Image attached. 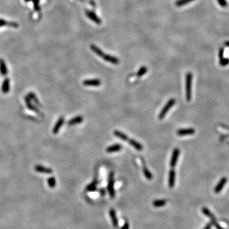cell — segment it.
<instances>
[{"mask_svg":"<svg viewBox=\"0 0 229 229\" xmlns=\"http://www.w3.org/2000/svg\"><path fill=\"white\" fill-rule=\"evenodd\" d=\"M109 215H110V217L112 218V221L113 222V225L114 227H117L118 225V219L116 217V213L115 211L113 209H112L109 212Z\"/></svg>","mask_w":229,"mask_h":229,"instance_id":"19","label":"cell"},{"mask_svg":"<svg viewBox=\"0 0 229 229\" xmlns=\"http://www.w3.org/2000/svg\"><path fill=\"white\" fill-rule=\"evenodd\" d=\"M27 96H28V97L30 98V99H31V101H33L36 104L38 105V106H41V104L40 103V102H39V101H38V98H36V95H35L34 93H33V92H30L28 95H27Z\"/></svg>","mask_w":229,"mask_h":229,"instance_id":"23","label":"cell"},{"mask_svg":"<svg viewBox=\"0 0 229 229\" xmlns=\"http://www.w3.org/2000/svg\"><path fill=\"white\" fill-rule=\"evenodd\" d=\"M175 171L174 169H171L169 172V186L170 188H172L174 186H175Z\"/></svg>","mask_w":229,"mask_h":229,"instance_id":"12","label":"cell"},{"mask_svg":"<svg viewBox=\"0 0 229 229\" xmlns=\"http://www.w3.org/2000/svg\"><path fill=\"white\" fill-rule=\"evenodd\" d=\"M166 200H157L153 202V206L155 207H162L166 204Z\"/></svg>","mask_w":229,"mask_h":229,"instance_id":"22","label":"cell"},{"mask_svg":"<svg viewBox=\"0 0 229 229\" xmlns=\"http://www.w3.org/2000/svg\"><path fill=\"white\" fill-rule=\"evenodd\" d=\"M83 84L87 86H99L101 84V82L99 79H90L84 80Z\"/></svg>","mask_w":229,"mask_h":229,"instance_id":"10","label":"cell"},{"mask_svg":"<svg viewBox=\"0 0 229 229\" xmlns=\"http://www.w3.org/2000/svg\"><path fill=\"white\" fill-rule=\"evenodd\" d=\"M179 155H180V149L175 148L172 152V155L171 162H170V165L171 167H175L176 166L178 159L179 157Z\"/></svg>","mask_w":229,"mask_h":229,"instance_id":"5","label":"cell"},{"mask_svg":"<svg viewBox=\"0 0 229 229\" xmlns=\"http://www.w3.org/2000/svg\"><path fill=\"white\" fill-rule=\"evenodd\" d=\"M85 13H86L87 16L90 19H91L92 21H94V22H95L96 24H101L102 23L101 20L99 18L97 15H96L93 12L90 11V10H86L85 11Z\"/></svg>","mask_w":229,"mask_h":229,"instance_id":"6","label":"cell"},{"mask_svg":"<svg viewBox=\"0 0 229 229\" xmlns=\"http://www.w3.org/2000/svg\"><path fill=\"white\" fill-rule=\"evenodd\" d=\"M104 59V60H105L107 62H110L112 64H113V65H118L119 63V59L115 57L110 56V55H106L104 54V56L103 57Z\"/></svg>","mask_w":229,"mask_h":229,"instance_id":"11","label":"cell"},{"mask_svg":"<svg viewBox=\"0 0 229 229\" xmlns=\"http://www.w3.org/2000/svg\"><path fill=\"white\" fill-rule=\"evenodd\" d=\"M176 103V100L175 99H171L170 100L168 101V102L167 104L165 105L164 107L162 108V109L160 112L159 115V118L160 120H162L165 117V115L167 114L168 111L171 108V107Z\"/></svg>","mask_w":229,"mask_h":229,"instance_id":"2","label":"cell"},{"mask_svg":"<svg viewBox=\"0 0 229 229\" xmlns=\"http://www.w3.org/2000/svg\"><path fill=\"white\" fill-rule=\"evenodd\" d=\"M108 190L109 194L110 195L111 197H114V178H113V173L111 172L109 176L108 179Z\"/></svg>","mask_w":229,"mask_h":229,"instance_id":"3","label":"cell"},{"mask_svg":"<svg viewBox=\"0 0 229 229\" xmlns=\"http://www.w3.org/2000/svg\"><path fill=\"white\" fill-rule=\"evenodd\" d=\"M194 1V0H178V1L176 2L175 4L176 7H182L185 4L190 3L192 1Z\"/></svg>","mask_w":229,"mask_h":229,"instance_id":"24","label":"cell"},{"mask_svg":"<svg viewBox=\"0 0 229 229\" xmlns=\"http://www.w3.org/2000/svg\"><path fill=\"white\" fill-rule=\"evenodd\" d=\"M101 194H103V195H104L105 192H104V191L103 190H101Z\"/></svg>","mask_w":229,"mask_h":229,"instance_id":"38","label":"cell"},{"mask_svg":"<svg viewBox=\"0 0 229 229\" xmlns=\"http://www.w3.org/2000/svg\"><path fill=\"white\" fill-rule=\"evenodd\" d=\"M227 181V178L223 177L221 179V180L219 181V182L218 183V185L216 186V187H215L214 192H216V193H219V192H220L223 189V186L225 185Z\"/></svg>","mask_w":229,"mask_h":229,"instance_id":"9","label":"cell"},{"mask_svg":"<svg viewBox=\"0 0 229 229\" xmlns=\"http://www.w3.org/2000/svg\"><path fill=\"white\" fill-rule=\"evenodd\" d=\"M87 190L88 191H94L96 190V183L94 182L90 184L87 187Z\"/></svg>","mask_w":229,"mask_h":229,"instance_id":"30","label":"cell"},{"mask_svg":"<svg viewBox=\"0 0 229 229\" xmlns=\"http://www.w3.org/2000/svg\"><path fill=\"white\" fill-rule=\"evenodd\" d=\"M90 48L92 49V51H93L94 53H95V54H97L98 56H99V57H103L104 56V54L103 53V52L101 50L100 48H99L97 47V46H95V45H90Z\"/></svg>","mask_w":229,"mask_h":229,"instance_id":"20","label":"cell"},{"mask_svg":"<svg viewBox=\"0 0 229 229\" xmlns=\"http://www.w3.org/2000/svg\"><path fill=\"white\" fill-rule=\"evenodd\" d=\"M34 170L38 172L47 174V175L52 174L53 172V171L51 169H50L48 167H46L43 166H41V165H37V166H36L34 167Z\"/></svg>","mask_w":229,"mask_h":229,"instance_id":"7","label":"cell"},{"mask_svg":"<svg viewBox=\"0 0 229 229\" xmlns=\"http://www.w3.org/2000/svg\"><path fill=\"white\" fill-rule=\"evenodd\" d=\"M121 229H129V224L126 223L125 225L122 227Z\"/></svg>","mask_w":229,"mask_h":229,"instance_id":"35","label":"cell"},{"mask_svg":"<svg viewBox=\"0 0 229 229\" xmlns=\"http://www.w3.org/2000/svg\"><path fill=\"white\" fill-rule=\"evenodd\" d=\"M225 45L227 46V47H229V41H228V42H226L225 43Z\"/></svg>","mask_w":229,"mask_h":229,"instance_id":"37","label":"cell"},{"mask_svg":"<svg viewBox=\"0 0 229 229\" xmlns=\"http://www.w3.org/2000/svg\"><path fill=\"white\" fill-rule=\"evenodd\" d=\"M47 182H48V186L50 188H54L56 185V180L55 179V178L53 176L50 177L47 180Z\"/></svg>","mask_w":229,"mask_h":229,"instance_id":"26","label":"cell"},{"mask_svg":"<svg viewBox=\"0 0 229 229\" xmlns=\"http://www.w3.org/2000/svg\"><path fill=\"white\" fill-rule=\"evenodd\" d=\"M219 64H220V65H222L223 66H227V65H228L229 64V59L222 58L220 59V62H219Z\"/></svg>","mask_w":229,"mask_h":229,"instance_id":"31","label":"cell"},{"mask_svg":"<svg viewBox=\"0 0 229 229\" xmlns=\"http://www.w3.org/2000/svg\"><path fill=\"white\" fill-rule=\"evenodd\" d=\"M143 172H144V175H145V177L146 178V179L148 180H152L153 176L152 175V173L150 172V171L146 167H143Z\"/></svg>","mask_w":229,"mask_h":229,"instance_id":"25","label":"cell"},{"mask_svg":"<svg viewBox=\"0 0 229 229\" xmlns=\"http://www.w3.org/2000/svg\"><path fill=\"white\" fill-rule=\"evenodd\" d=\"M211 224H208L204 229H211Z\"/></svg>","mask_w":229,"mask_h":229,"instance_id":"36","label":"cell"},{"mask_svg":"<svg viewBox=\"0 0 229 229\" xmlns=\"http://www.w3.org/2000/svg\"><path fill=\"white\" fill-rule=\"evenodd\" d=\"M83 120H84L83 117L77 116L75 118L71 119V120L68 122V125L69 126L76 125V124H78V123H80Z\"/></svg>","mask_w":229,"mask_h":229,"instance_id":"16","label":"cell"},{"mask_svg":"<svg viewBox=\"0 0 229 229\" xmlns=\"http://www.w3.org/2000/svg\"><path fill=\"white\" fill-rule=\"evenodd\" d=\"M223 53H224L223 49V48H220V50H219V58H220V59L223 58Z\"/></svg>","mask_w":229,"mask_h":229,"instance_id":"34","label":"cell"},{"mask_svg":"<svg viewBox=\"0 0 229 229\" xmlns=\"http://www.w3.org/2000/svg\"><path fill=\"white\" fill-rule=\"evenodd\" d=\"M121 149H122V146L120 144H115L108 147L106 149V152L108 153L115 152H118V151H120Z\"/></svg>","mask_w":229,"mask_h":229,"instance_id":"17","label":"cell"},{"mask_svg":"<svg viewBox=\"0 0 229 229\" xmlns=\"http://www.w3.org/2000/svg\"><path fill=\"white\" fill-rule=\"evenodd\" d=\"M5 25H7V26H8V25H9V22H7L6 21H4V20H3V19H0V27L3 26H5Z\"/></svg>","mask_w":229,"mask_h":229,"instance_id":"33","label":"cell"},{"mask_svg":"<svg viewBox=\"0 0 229 229\" xmlns=\"http://www.w3.org/2000/svg\"><path fill=\"white\" fill-rule=\"evenodd\" d=\"M1 90L3 94H7L10 90V80L8 78L4 79L3 82Z\"/></svg>","mask_w":229,"mask_h":229,"instance_id":"13","label":"cell"},{"mask_svg":"<svg viewBox=\"0 0 229 229\" xmlns=\"http://www.w3.org/2000/svg\"><path fill=\"white\" fill-rule=\"evenodd\" d=\"M147 72V68H146V66H142L139 70H138V71H137V76H143L144 75L145 73Z\"/></svg>","mask_w":229,"mask_h":229,"instance_id":"27","label":"cell"},{"mask_svg":"<svg viewBox=\"0 0 229 229\" xmlns=\"http://www.w3.org/2000/svg\"><path fill=\"white\" fill-rule=\"evenodd\" d=\"M203 213L205 215H206V216H208V217H209L211 218V220H212V219H215L214 216L213 215V214L211 213L207 208H203Z\"/></svg>","mask_w":229,"mask_h":229,"instance_id":"28","label":"cell"},{"mask_svg":"<svg viewBox=\"0 0 229 229\" xmlns=\"http://www.w3.org/2000/svg\"><path fill=\"white\" fill-rule=\"evenodd\" d=\"M218 3L220 4V6L222 7H227L228 6L226 0H218Z\"/></svg>","mask_w":229,"mask_h":229,"instance_id":"32","label":"cell"},{"mask_svg":"<svg viewBox=\"0 0 229 229\" xmlns=\"http://www.w3.org/2000/svg\"><path fill=\"white\" fill-rule=\"evenodd\" d=\"M25 1L27 2V1H32L33 2V4H34V10L36 11H39L40 10V7H39V1L40 0H24Z\"/></svg>","mask_w":229,"mask_h":229,"instance_id":"29","label":"cell"},{"mask_svg":"<svg viewBox=\"0 0 229 229\" xmlns=\"http://www.w3.org/2000/svg\"><path fill=\"white\" fill-rule=\"evenodd\" d=\"M0 73L3 76H6L8 73L6 62L2 59H0Z\"/></svg>","mask_w":229,"mask_h":229,"instance_id":"15","label":"cell"},{"mask_svg":"<svg viewBox=\"0 0 229 229\" xmlns=\"http://www.w3.org/2000/svg\"><path fill=\"white\" fill-rule=\"evenodd\" d=\"M129 143L131 146H133V147L138 151H142L143 149V146H142L139 143H138V142L136 141V140L134 139H130L129 141Z\"/></svg>","mask_w":229,"mask_h":229,"instance_id":"18","label":"cell"},{"mask_svg":"<svg viewBox=\"0 0 229 229\" xmlns=\"http://www.w3.org/2000/svg\"><path fill=\"white\" fill-rule=\"evenodd\" d=\"M195 133V130L193 129H180L177 131V134L179 136L192 135Z\"/></svg>","mask_w":229,"mask_h":229,"instance_id":"14","label":"cell"},{"mask_svg":"<svg viewBox=\"0 0 229 229\" xmlns=\"http://www.w3.org/2000/svg\"><path fill=\"white\" fill-rule=\"evenodd\" d=\"M64 122H65V118H64L63 117H61L59 118V120L56 122V124H55L54 129H53V133L54 134H57L58 133L59 131L60 130L61 127L62 126Z\"/></svg>","mask_w":229,"mask_h":229,"instance_id":"8","label":"cell"},{"mask_svg":"<svg viewBox=\"0 0 229 229\" xmlns=\"http://www.w3.org/2000/svg\"><path fill=\"white\" fill-rule=\"evenodd\" d=\"M114 135L118 137V138L122 139L123 141H127L128 139H129V137H128L124 133H123V132L119 131H114Z\"/></svg>","mask_w":229,"mask_h":229,"instance_id":"21","label":"cell"},{"mask_svg":"<svg viewBox=\"0 0 229 229\" xmlns=\"http://www.w3.org/2000/svg\"><path fill=\"white\" fill-rule=\"evenodd\" d=\"M192 74L188 73L186 76V98L187 101H190L192 98Z\"/></svg>","mask_w":229,"mask_h":229,"instance_id":"1","label":"cell"},{"mask_svg":"<svg viewBox=\"0 0 229 229\" xmlns=\"http://www.w3.org/2000/svg\"><path fill=\"white\" fill-rule=\"evenodd\" d=\"M25 101H26L27 107L29 109H31V110H32V111L35 112V113H38V114H40V115H42V113L40 112V111L39 110V109L36 106H35L34 104H32L31 100L30 99V98L27 95L26 96V97H25Z\"/></svg>","mask_w":229,"mask_h":229,"instance_id":"4","label":"cell"},{"mask_svg":"<svg viewBox=\"0 0 229 229\" xmlns=\"http://www.w3.org/2000/svg\"><path fill=\"white\" fill-rule=\"evenodd\" d=\"M81 1H85V0H80Z\"/></svg>","mask_w":229,"mask_h":229,"instance_id":"39","label":"cell"}]
</instances>
